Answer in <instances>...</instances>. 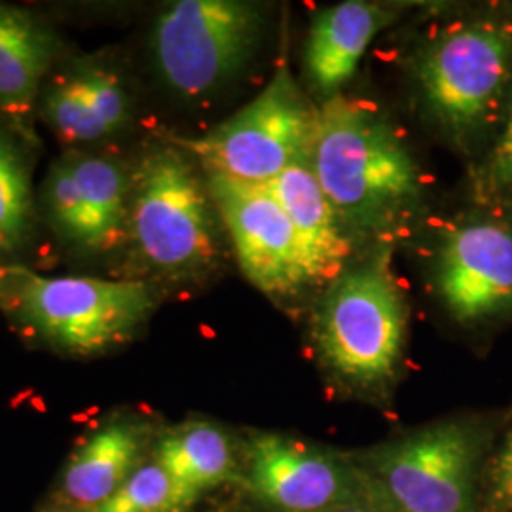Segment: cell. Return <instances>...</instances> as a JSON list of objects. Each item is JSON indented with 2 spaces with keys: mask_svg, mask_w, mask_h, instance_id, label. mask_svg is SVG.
Here are the masks:
<instances>
[{
  "mask_svg": "<svg viewBox=\"0 0 512 512\" xmlns=\"http://www.w3.org/2000/svg\"><path fill=\"white\" fill-rule=\"evenodd\" d=\"M311 169L349 234H382L414 213L423 177L382 110L346 93L319 107Z\"/></svg>",
  "mask_w": 512,
  "mask_h": 512,
  "instance_id": "1",
  "label": "cell"
},
{
  "mask_svg": "<svg viewBox=\"0 0 512 512\" xmlns=\"http://www.w3.org/2000/svg\"><path fill=\"white\" fill-rule=\"evenodd\" d=\"M219 213L205 175L179 145L150 148L131 171V251L167 281H200L220 262Z\"/></svg>",
  "mask_w": 512,
  "mask_h": 512,
  "instance_id": "2",
  "label": "cell"
},
{
  "mask_svg": "<svg viewBox=\"0 0 512 512\" xmlns=\"http://www.w3.org/2000/svg\"><path fill=\"white\" fill-rule=\"evenodd\" d=\"M408 332V302L391 249L346 268L315 311L313 340L321 363L353 391L382 393L395 384Z\"/></svg>",
  "mask_w": 512,
  "mask_h": 512,
  "instance_id": "3",
  "label": "cell"
},
{
  "mask_svg": "<svg viewBox=\"0 0 512 512\" xmlns=\"http://www.w3.org/2000/svg\"><path fill=\"white\" fill-rule=\"evenodd\" d=\"M154 308L156 291L145 281L50 277L0 266V311L73 357H95L126 344Z\"/></svg>",
  "mask_w": 512,
  "mask_h": 512,
  "instance_id": "4",
  "label": "cell"
},
{
  "mask_svg": "<svg viewBox=\"0 0 512 512\" xmlns=\"http://www.w3.org/2000/svg\"><path fill=\"white\" fill-rule=\"evenodd\" d=\"M488 440L476 421H439L366 452L355 465L391 512H480Z\"/></svg>",
  "mask_w": 512,
  "mask_h": 512,
  "instance_id": "5",
  "label": "cell"
},
{
  "mask_svg": "<svg viewBox=\"0 0 512 512\" xmlns=\"http://www.w3.org/2000/svg\"><path fill=\"white\" fill-rule=\"evenodd\" d=\"M319 107L281 65L251 103L198 139H183L205 173L245 183H270L294 165L311 164Z\"/></svg>",
  "mask_w": 512,
  "mask_h": 512,
  "instance_id": "6",
  "label": "cell"
},
{
  "mask_svg": "<svg viewBox=\"0 0 512 512\" xmlns=\"http://www.w3.org/2000/svg\"><path fill=\"white\" fill-rule=\"evenodd\" d=\"M421 99L454 141L486 128L512 80V27L501 21H465L444 29L416 63Z\"/></svg>",
  "mask_w": 512,
  "mask_h": 512,
  "instance_id": "7",
  "label": "cell"
},
{
  "mask_svg": "<svg viewBox=\"0 0 512 512\" xmlns=\"http://www.w3.org/2000/svg\"><path fill=\"white\" fill-rule=\"evenodd\" d=\"M264 10L239 0H179L154 23L152 54L167 88L196 99L215 92L255 54Z\"/></svg>",
  "mask_w": 512,
  "mask_h": 512,
  "instance_id": "8",
  "label": "cell"
},
{
  "mask_svg": "<svg viewBox=\"0 0 512 512\" xmlns=\"http://www.w3.org/2000/svg\"><path fill=\"white\" fill-rule=\"evenodd\" d=\"M245 463L247 488L277 512H334L370 497L355 463L281 433H253Z\"/></svg>",
  "mask_w": 512,
  "mask_h": 512,
  "instance_id": "9",
  "label": "cell"
},
{
  "mask_svg": "<svg viewBox=\"0 0 512 512\" xmlns=\"http://www.w3.org/2000/svg\"><path fill=\"white\" fill-rule=\"evenodd\" d=\"M243 275L260 293L293 298L310 287L293 224L266 184L205 173Z\"/></svg>",
  "mask_w": 512,
  "mask_h": 512,
  "instance_id": "10",
  "label": "cell"
},
{
  "mask_svg": "<svg viewBox=\"0 0 512 512\" xmlns=\"http://www.w3.org/2000/svg\"><path fill=\"white\" fill-rule=\"evenodd\" d=\"M131 173L109 156L65 152L44 183L55 232L84 253H109L126 239Z\"/></svg>",
  "mask_w": 512,
  "mask_h": 512,
  "instance_id": "11",
  "label": "cell"
},
{
  "mask_svg": "<svg viewBox=\"0 0 512 512\" xmlns=\"http://www.w3.org/2000/svg\"><path fill=\"white\" fill-rule=\"evenodd\" d=\"M435 289L448 313L465 325L512 310V226L494 219L461 222L435 260Z\"/></svg>",
  "mask_w": 512,
  "mask_h": 512,
  "instance_id": "12",
  "label": "cell"
},
{
  "mask_svg": "<svg viewBox=\"0 0 512 512\" xmlns=\"http://www.w3.org/2000/svg\"><path fill=\"white\" fill-rule=\"evenodd\" d=\"M293 224L310 287H329L348 268L353 243L311 164L294 165L264 183Z\"/></svg>",
  "mask_w": 512,
  "mask_h": 512,
  "instance_id": "13",
  "label": "cell"
},
{
  "mask_svg": "<svg viewBox=\"0 0 512 512\" xmlns=\"http://www.w3.org/2000/svg\"><path fill=\"white\" fill-rule=\"evenodd\" d=\"M42 116L61 141L93 143L128 124V90L114 71L80 61L46 90Z\"/></svg>",
  "mask_w": 512,
  "mask_h": 512,
  "instance_id": "14",
  "label": "cell"
},
{
  "mask_svg": "<svg viewBox=\"0 0 512 512\" xmlns=\"http://www.w3.org/2000/svg\"><path fill=\"white\" fill-rule=\"evenodd\" d=\"M148 427L137 418H112L97 427L67 461L59 480V503L92 512L145 461Z\"/></svg>",
  "mask_w": 512,
  "mask_h": 512,
  "instance_id": "15",
  "label": "cell"
},
{
  "mask_svg": "<svg viewBox=\"0 0 512 512\" xmlns=\"http://www.w3.org/2000/svg\"><path fill=\"white\" fill-rule=\"evenodd\" d=\"M397 16V10L365 0H349L315 14L304 52L315 92L327 99L340 93L357 73L372 40Z\"/></svg>",
  "mask_w": 512,
  "mask_h": 512,
  "instance_id": "16",
  "label": "cell"
},
{
  "mask_svg": "<svg viewBox=\"0 0 512 512\" xmlns=\"http://www.w3.org/2000/svg\"><path fill=\"white\" fill-rule=\"evenodd\" d=\"M54 54L55 37L46 25L16 6H0V114L27 139Z\"/></svg>",
  "mask_w": 512,
  "mask_h": 512,
  "instance_id": "17",
  "label": "cell"
},
{
  "mask_svg": "<svg viewBox=\"0 0 512 512\" xmlns=\"http://www.w3.org/2000/svg\"><path fill=\"white\" fill-rule=\"evenodd\" d=\"M154 459L173 480L183 511L238 473L232 439L213 421H184L165 431L156 444Z\"/></svg>",
  "mask_w": 512,
  "mask_h": 512,
  "instance_id": "18",
  "label": "cell"
},
{
  "mask_svg": "<svg viewBox=\"0 0 512 512\" xmlns=\"http://www.w3.org/2000/svg\"><path fill=\"white\" fill-rule=\"evenodd\" d=\"M31 184L10 135L0 128V255L19 249L31 228Z\"/></svg>",
  "mask_w": 512,
  "mask_h": 512,
  "instance_id": "19",
  "label": "cell"
},
{
  "mask_svg": "<svg viewBox=\"0 0 512 512\" xmlns=\"http://www.w3.org/2000/svg\"><path fill=\"white\" fill-rule=\"evenodd\" d=\"M92 512H183L173 480L152 458L143 461L128 480Z\"/></svg>",
  "mask_w": 512,
  "mask_h": 512,
  "instance_id": "20",
  "label": "cell"
},
{
  "mask_svg": "<svg viewBox=\"0 0 512 512\" xmlns=\"http://www.w3.org/2000/svg\"><path fill=\"white\" fill-rule=\"evenodd\" d=\"M480 192L488 200L512 203V97L505 128L480 173Z\"/></svg>",
  "mask_w": 512,
  "mask_h": 512,
  "instance_id": "21",
  "label": "cell"
},
{
  "mask_svg": "<svg viewBox=\"0 0 512 512\" xmlns=\"http://www.w3.org/2000/svg\"><path fill=\"white\" fill-rule=\"evenodd\" d=\"M480 511L512 512V427L482 475Z\"/></svg>",
  "mask_w": 512,
  "mask_h": 512,
  "instance_id": "22",
  "label": "cell"
},
{
  "mask_svg": "<svg viewBox=\"0 0 512 512\" xmlns=\"http://www.w3.org/2000/svg\"><path fill=\"white\" fill-rule=\"evenodd\" d=\"M334 512H391L387 507H384L378 499H374L372 495L370 497H366L363 501H357V503H353V505H348V507H342V509H338V511Z\"/></svg>",
  "mask_w": 512,
  "mask_h": 512,
  "instance_id": "23",
  "label": "cell"
},
{
  "mask_svg": "<svg viewBox=\"0 0 512 512\" xmlns=\"http://www.w3.org/2000/svg\"><path fill=\"white\" fill-rule=\"evenodd\" d=\"M38 512H74L73 509H69L67 505H63V503H59L57 499L54 501H50V503H46L42 509Z\"/></svg>",
  "mask_w": 512,
  "mask_h": 512,
  "instance_id": "24",
  "label": "cell"
}]
</instances>
